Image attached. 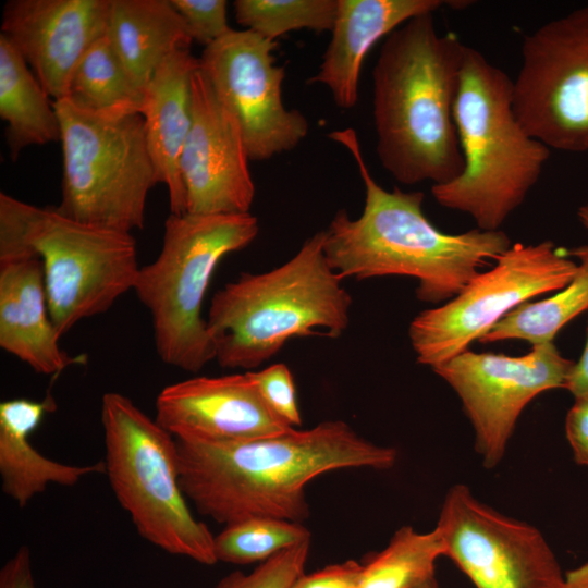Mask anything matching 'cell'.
<instances>
[{
    "mask_svg": "<svg viewBox=\"0 0 588 588\" xmlns=\"http://www.w3.org/2000/svg\"><path fill=\"white\" fill-rule=\"evenodd\" d=\"M176 440L180 483L197 511L224 526L250 517L303 522L306 485L346 468L390 469L393 448L359 436L343 420L265 438L210 442Z\"/></svg>",
    "mask_w": 588,
    "mask_h": 588,
    "instance_id": "1",
    "label": "cell"
},
{
    "mask_svg": "<svg viewBox=\"0 0 588 588\" xmlns=\"http://www.w3.org/2000/svg\"><path fill=\"white\" fill-rule=\"evenodd\" d=\"M328 136L351 152L365 186L362 215L352 219L340 210L324 230L326 258L342 279L411 277L418 280V299L440 303L455 297L482 266L511 247L500 230L477 228L458 234L438 230L422 211L424 193L397 187L389 192L376 182L355 130Z\"/></svg>",
    "mask_w": 588,
    "mask_h": 588,
    "instance_id": "2",
    "label": "cell"
},
{
    "mask_svg": "<svg viewBox=\"0 0 588 588\" xmlns=\"http://www.w3.org/2000/svg\"><path fill=\"white\" fill-rule=\"evenodd\" d=\"M465 47L438 32L433 13L408 20L381 46L372 70L376 150L402 184H444L464 170L453 110Z\"/></svg>",
    "mask_w": 588,
    "mask_h": 588,
    "instance_id": "3",
    "label": "cell"
},
{
    "mask_svg": "<svg viewBox=\"0 0 588 588\" xmlns=\"http://www.w3.org/2000/svg\"><path fill=\"white\" fill-rule=\"evenodd\" d=\"M324 235L315 233L280 267L242 273L216 292L206 323L221 367L250 370L293 338L346 330L352 296L326 258Z\"/></svg>",
    "mask_w": 588,
    "mask_h": 588,
    "instance_id": "4",
    "label": "cell"
},
{
    "mask_svg": "<svg viewBox=\"0 0 588 588\" xmlns=\"http://www.w3.org/2000/svg\"><path fill=\"white\" fill-rule=\"evenodd\" d=\"M453 118L464 170L451 182L432 185V196L442 207L471 216L478 229L498 231L538 182L550 148L518 122L513 81L469 46Z\"/></svg>",
    "mask_w": 588,
    "mask_h": 588,
    "instance_id": "5",
    "label": "cell"
},
{
    "mask_svg": "<svg viewBox=\"0 0 588 588\" xmlns=\"http://www.w3.org/2000/svg\"><path fill=\"white\" fill-rule=\"evenodd\" d=\"M26 257L42 262L49 313L60 336L133 291L140 268L131 233L81 223L56 208L0 193V262Z\"/></svg>",
    "mask_w": 588,
    "mask_h": 588,
    "instance_id": "6",
    "label": "cell"
},
{
    "mask_svg": "<svg viewBox=\"0 0 588 588\" xmlns=\"http://www.w3.org/2000/svg\"><path fill=\"white\" fill-rule=\"evenodd\" d=\"M259 232L250 212L170 213L156 259L140 267L133 291L148 309L160 359L189 372L216 359L201 306L218 264Z\"/></svg>",
    "mask_w": 588,
    "mask_h": 588,
    "instance_id": "7",
    "label": "cell"
},
{
    "mask_svg": "<svg viewBox=\"0 0 588 588\" xmlns=\"http://www.w3.org/2000/svg\"><path fill=\"white\" fill-rule=\"evenodd\" d=\"M105 474L138 535L164 552L211 566L215 536L197 520L181 483L175 438L119 392L102 395Z\"/></svg>",
    "mask_w": 588,
    "mask_h": 588,
    "instance_id": "8",
    "label": "cell"
},
{
    "mask_svg": "<svg viewBox=\"0 0 588 588\" xmlns=\"http://www.w3.org/2000/svg\"><path fill=\"white\" fill-rule=\"evenodd\" d=\"M61 126L62 198L56 209L81 223L131 233L143 229L158 182L142 113L99 114L53 101Z\"/></svg>",
    "mask_w": 588,
    "mask_h": 588,
    "instance_id": "9",
    "label": "cell"
},
{
    "mask_svg": "<svg viewBox=\"0 0 588 588\" xmlns=\"http://www.w3.org/2000/svg\"><path fill=\"white\" fill-rule=\"evenodd\" d=\"M577 272L578 265L550 241L512 245L450 302L413 319L408 335L418 363L432 368L467 351L514 308L563 290Z\"/></svg>",
    "mask_w": 588,
    "mask_h": 588,
    "instance_id": "10",
    "label": "cell"
},
{
    "mask_svg": "<svg viewBox=\"0 0 588 588\" xmlns=\"http://www.w3.org/2000/svg\"><path fill=\"white\" fill-rule=\"evenodd\" d=\"M513 110L548 148L588 150V4L551 20L522 44Z\"/></svg>",
    "mask_w": 588,
    "mask_h": 588,
    "instance_id": "11",
    "label": "cell"
},
{
    "mask_svg": "<svg viewBox=\"0 0 588 588\" xmlns=\"http://www.w3.org/2000/svg\"><path fill=\"white\" fill-rule=\"evenodd\" d=\"M436 528L443 555L476 588H562L555 554L536 527L505 516L465 485L445 494Z\"/></svg>",
    "mask_w": 588,
    "mask_h": 588,
    "instance_id": "12",
    "label": "cell"
},
{
    "mask_svg": "<svg viewBox=\"0 0 588 588\" xmlns=\"http://www.w3.org/2000/svg\"><path fill=\"white\" fill-rule=\"evenodd\" d=\"M277 41L232 29L205 47L199 69L218 99L235 118L250 161H264L295 148L309 123L282 99L285 68L275 63Z\"/></svg>",
    "mask_w": 588,
    "mask_h": 588,
    "instance_id": "13",
    "label": "cell"
},
{
    "mask_svg": "<svg viewBox=\"0 0 588 588\" xmlns=\"http://www.w3.org/2000/svg\"><path fill=\"white\" fill-rule=\"evenodd\" d=\"M573 365L550 342L518 357L465 351L432 370L458 395L476 451L490 469L503 458L526 405L544 391L565 388Z\"/></svg>",
    "mask_w": 588,
    "mask_h": 588,
    "instance_id": "14",
    "label": "cell"
},
{
    "mask_svg": "<svg viewBox=\"0 0 588 588\" xmlns=\"http://www.w3.org/2000/svg\"><path fill=\"white\" fill-rule=\"evenodd\" d=\"M192 125L180 158L186 212H249L255 185L235 118L198 68L192 75Z\"/></svg>",
    "mask_w": 588,
    "mask_h": 588,
    "instance_id": "15",
    "label": "cell"
},
{
    "mask_svg": "<svg viewBox=\"0 0 588 588\" xmlns=\"http://www.w3.org/2000/svg\"><path fill=\"white\" fill-rule=\"evenodd\" d=\"M110 11L111 0H9L0 33L57 101L86 51L107 35Z\"/></svg>",
    "mask_w": 588,
    "mask_h": 588,
    "instance_id": "16",
    "label": "cell"
},
{
    "mask_svg": "<svg viewBox=\"0 0 588 588\" xmlns=\"http://www.w3.org/2000/svg\"><path fill=\"white\" fill-rule=\"evenodd\" d=\"M155 419L179 440L242 441L295 429L270 409L249 371L168 384L157 395Z\"/></svg>",
    "mask_w": 588,
    "mask_h": 588,
    "instance_id": "17",
    "label": "cell"
},
{
    "mask_svg": "<svg viewBox=\"0 0 588 588\" xmlns=\"http://www.w3.org/2000/svg\"><path fill=\"white\" fill-rule=\"evenodd\" d=\"M449 3L442 0H338L331 40L318 72L309 84L329 88L335 105L344 110L358 100L364 60L375 44L408 20Z\"/></svg>",
    "mask_w": 588,
    "mask_h": 588,
    "instance_id": "18",
    "label": "cell"
},
{
    "mask_svg": "<svg viewBox=\"0 0 588 588\" xmlns=\"http://www.w3.org/2000/svg\"><path fill=\"white\" fill-rule=\"evenodd\" d=\"M60 338L49 313L41 260L0 262V347L38 373L58 375L76 362L61 350Z\"/></svg>",
    "mask_w": 588,
    "mask_h": 588,
    "instance_id": "19",
    "label": "cell"
},
{
    "mask_svg": "<svg viewBox=\"0 0 588 588\" xmlns=\"http://www.w3.org/2000/svg\"><path fill=\"white\" fill-rule=\"evenodd\" d=\"M199 59L189 49L169 54L145 90L142 110L147 148L158 183L167 186L170 213H186L180 158L192 125V75Z\"/></svg>",
    "mask_w": 588,
    "mask_h": 588,
    "instance_id": "20",
    "label": "cell"
},
{
    "mask_svg": "<svg viewBox=\"0 0 588 588\" xmlns=\"http://www.w3.org/2000/svg\"><path fill=\"white\" fill-rule=\"evenodd\" d=\"M56 409L50 394L42 401L11 399L0 404V477L2 492L20 507L49 485L73 487L84 477L105 474V462L72 465L42 455L29 438L44 416Z\"/></svg>",
    "mask_w": 588,
    "mask_h": 588,
    "instance_id": "21",
    "label": "cell"
},
{
    "mask_svg": "<svg viewBox=\"0 0 588 588\" xmlns=\"http://www.w3.org/2000/svg\"><path fill=\"white\" fill-rule=\"evenodd\" d=\"M107 37L143 91L161 62L193 41L170 0H111Z\"/></svg>",
    "mask_w": 588,
    "mask_h": 588,
    "instance_id": "22",
    "label": "cell"
},
{
    "mask_svg": "<svg viewBox=\"0 0 588 588\" xmlns=\"http://www.w3.org/2000/svg\"><path fill=\"white\" fill-rule=\"evenodd\" d=\"M49 97L23 56L0 33V117L8 123L5 139L13 161L28 146L61 139Z\"/></svg>",
    "mask_w": 588,
    "mask_h": 588,
    "instance_id": "23",
    "label": "cell"
},
{
    "mask_svg": "<svg viewBox=\"0 0 588 588\" xmlns=\"http://www.w3.org/2000/svg\"><path fill=\"white\" fill-rule=\"evenodd\" d=\"M64 99L91 113H142L145 91L135 85L106 35L78 62Z\"/></svg>",
    "mask_w": 588,
    "mask_h": 588,
    "instance_id": "24",
    "label": "cell"
},
{
    "mask_svg": "<svg viewBox=\"0 0 588 588\" xmlns=\"http://www.w3.org/2000/svg\"><path fill=\"white\" fill-rule=\"evenodd\" d=\"M579 260L573 281L550 298L524 303L506 314L479 341L525 340L532 345L552 342L569 320L588 309V245L569 252Z\"/></svg>",
    "mask_w": 588,
    "mask_h": 588,
    "instance_id": "25",
    "label": "cell"
},
{
    "mask_svg": "<svg viewBox=\"0 0 588 588\" xmlns=\"http://www.w3.org/2000/svg\"><path fill=\"white\" fill-rule=\"evenodd\" d=\"M442 555L443 544L436 527L418 532L403 526L381 552L363 564L356 588H413L434 575L436 562Z\"/></svg>",
    "mask_w": 588,
    "mask_h": 588,
    "instance_id": "26",
    "label": "cell"
},
{
    "mask_svg": "<svg viewBox=\"0 0 588 588\" xmlns=\"http://www.w3.org/2000/svg\"><path fill=\"white\" fill-rule=\"evenodd\" d=\"M310 540V531L299 522L273 517H250L224 526L215 536V554L221 562L252 564Z\"/></svg>",
    "mask_w": 588,
    "mask_h": 588,
    "instance_id": "27",
    "label": "cell"
},
{
    "mask_svg": "<svg viewBox=\"0 0 588 588\" xmlns=\"http://www.w3.org/2000/svg\"><path fill=\"white\" fill-rule=\"evenodd\" d=\"M233 7L238 24L275 41L302 28L331 32L338 0H236Z\"/></svg>",
    "mask_w": 588,
    "mask_h": 588,
    "instance_id": "28",
    "label": "cell"
},
{
    "mask_svg": "<svg viewBox=\"0 0 588 588\" xmlns=\"http://www.w3.org/2000/svg\"><path fill=\"white\" fill-rule=\"evenodd\" d=\"M310 540L285 549L258 565L252 573L232 572L216 588H290L304 574Z\"/></svg>",
    "mask_w": 588,
    "mask_h": 588,
    "instance_id": "29",
    "label": "cell"
},
{
    "mask_svg": "<svg viewBox=\"0 0 588 588\" xmlns=\"http://www.w3.org/2000/svg\"><path fill=\"white\" fill-rule=\"evenodd\" d=\"M249 373L270 409L291 427L301 426L296 390L289 367L278 363Z\"/></svg>",
    "mask_w": 588,
    "mask_h": 588,
    "instance_id": "30",
    "label": "cell"
},
{
    "mask_svg": "<svg viewBox=\"0 0 588 588\" xmlns=\"http://www.w3.org/2000/svg\"><path fill=\"white\" fill-rule=\"evenodd\" d=\"M183 19L193 40L205 47L229 34L225 0H170Z\"/></svg>",
    "mask_w": 588,
    "mask_h": 588,
    "instance_id": "31",
    "label": "cell"
},
{
    "mask_svg": "<svg viewBox=\"0 0 588 588\" xmlns=\"http://www.w3.org/2000/svg\"><path fill=\"white\" fill-rule=\"evenodd\" d=\"M363 564L348 560L309 575L302 574L290 588H356Z\"/></svg>",
    "mask_w": 588,
    "mask_h": 588,
    "instance_id": "32",
    "label": "cell"
},
{
    "mask_svg": "<svg viewBox=\"0 0 588 588\" xmlns=\"http://www.w3.org/2000/svg\"><path fill=\"white\" fill-rule=\"evenodd\" d=\"M565 431L576 463L588 466V399L575 400L566 415Z\"/></svg>",
    "mask_w": 588,
    "mask_h": 588,
    "instance_id": "33",
    "label": "cell"
},
{
    "mask_svg": "<svg viewBox=\"0 0 588 588\" xmlns=\"http://www.w3.org/2000/svg\"><path fill=\"white\" fill-rule=\"evenodd\" d=\"M0 588H37L32 552L27 546H21L2 565Z\"/></svg>",
    "mask_w": 588,
    "mask_h": 588,
    "instance_id": "34",
    "label": "cell"
},
{
    "mask_svg": "<svg viewBox=\"0 0 588 588\" xmlns=\"http://www.w3.org/2000/svg\"><path fill=\"white\" fill-rule=\"evenodd\" d=\"M565 389L575 400L588 399V327L585 350L577 363H574L566 380Z\"/></svg>",
    "mask_w": 588,
    "mask_h": 588,
    "instance_id": "35",
    "label": "cell"
},
{
    "mask_svg": "<svg viewBox=\"0 0 588 588\" xmlns=\"http://www.w3.org/2000/svg\"><path fill=\"white\" fill-rule=\"evenodd\" d=\"M562 588H588V562L567 572Z\"/></svg>",
    "mask_w": 588,
    "mask_h": 588,
    "instance_id": "36",
    "label": "cell"
},
{
    "mask_svg": "<svg viewBox=\"0 0 588 588\" xmlns=\"http://www.w3.org/2000/svg\"><path fill=\"white\" fill-rule=\"evenodd\" d=\"M413 588H439L436 575H431L424 580L419 581Z\"/></svg>",
    "mask_w": 588,
    "mask_h": 588,
    "instance_id": "37",
    "label": "cell"
},
{
    "mask_svg": "<svg viewBox=\"0 0 588 588\" xmlns=\"http://www.w3.org/2000/svg\"><path fill=\"white\" fill-rule=\"evenodd\" d=\"M577 216L581 224L588 230V204L578 209Z\"/></svg>",
    "mask_w": 588,
    "mask_h": 588,
    "instance_id": "38",
    "label": "cell"
}]
</instances>
